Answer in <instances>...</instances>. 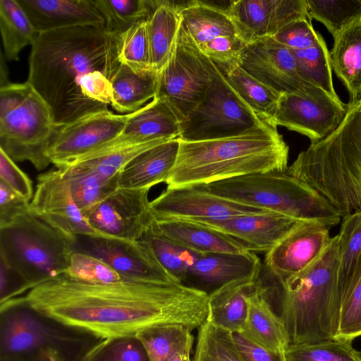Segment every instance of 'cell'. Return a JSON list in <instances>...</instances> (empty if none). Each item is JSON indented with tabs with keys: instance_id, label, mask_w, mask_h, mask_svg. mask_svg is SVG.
<instances>
[{
	"instance_id": "6da1fadb",
	"label": "cell",
	"mask_w": 361,
	"mask_h": 361,
	"mask_svg": "<svg viewBox=\"0 0 361 361\" xmlns=\"http://www.w3.org/2000/svg\"><path fill=\"white\" fill-rule=\"evenodd\" d=\"M25 297L36 309L104 338L164 324L198 329L209 312L207 293L178 282L92 284L62 274Z\"/></svg>"
},
{
	"instance_id": "7a4b0ae2",
	"label": "cell",
	"mask_w": 361,
	"mask_h": 361,
	"mask_svg": "<svg viewBox=\"0 0 361 361\" xmlns=\"http://www.w3.org/2000/svg\"><path fill=\"white\" fill-rule=\"evenodd\" d=\"M119 35L81 25L37 35L27 81L59 127L111 104V80L120 65Z\"/></svg>"
},
{
	"instance_id": "3957f363",
	"label": "cell",
	"mask_w": 361,
	"mask_h": 361,
	"mask_svg": "<svg viewBox=\"0 0 361 361\" xmlns=\"http://www.w3.org/2000/svg\"><path fill=\"white\" fill-rule=\"evenodd\" d=\"M179 139V138H178ZM289 147L277 126L264 121L241 134L207 140L179 139L168 188L208 184L233 177L283 171Z\"/></svg>"
},
{
	"instance_id": "277c9868",
	"label": "cell",
	"mask_w": 361,
	"mask_h": 361,
	"mask_svg": "<svg viewBox=\"0 0 361 361\" xmlns=\"http://www.w3.org/2000/svg\"><path fill=\"white\" fill-rule=\"evenodd\" d=\"M337 235L322 255L298 274L277 281L276 302L288 345L336 339L340 319Z\"/></svg>"
},
{
	"instance_id": "5b68a950",
	"label": "cell",
	"mask_w": 361,
	"mask_h": 361,
	"mask_svg": "<svg viewBox=\"0 0 361 361\" xmlns=\"http://www.w3.org/2000/svg\"><path fill=\"white\" fill-rule=\"evenodd\" d=\"M344 216L361 212V98L348 103L339 126L311 143L288 167Z\"/></svg>"
},
{
	"instance_id": "8992f818",
	"label": "cell",
	"mask_w": 361,
	"mask_h": 361,
	"mask_svg": "<svg viewBox=\"0 0 361 361\" xmlns=\"http://www.w3.org/2000/svg\"><path fill=\"white\" fill-rule=\"evenodd\" d=\"M105 339L36 309L25 296L0 304V361H39L44 352L86 361Z\"/></svg>"
},
{
	"instance_id": "52a82bcc",
	"label": "cell",
	"mask_w": 361,
	"mask_h": 361,
	"mask_svg": "<svg viewBox=\"0 0 361 361\" xmlns=\"http://www.w3.org/2000/svg\"><path fill=\"white\" fill-rule=\"evenodd\" d=\"M194 186L238 203L303 221H318L329 227L337 225L341 217L323 197L293 176L288 168Z\"/></svg>"
},
{
	"instance_id": "ba28073f",
	"label": "cell",
	"mask_w": 361,
	"mask_h": 361,
	"mask_svg": "<svg viewBox=\"0 0 361 361\" xmlns=\"http://www.w3.org/2000/svg\"><path fill=\"white\" fill-rule=\"evenodd\" d=\"M57 129L47 104L27 81L0 87V149L15 162L47 168Z\"/></svg>"
},
{
	"instance_id": "9c48e42d",
	"label": "cell",
	"mask_w": 361,
	"mask_h": 361,
	"mask_svg": "<svg viewBox=\"0 0 361 361\" xmlns=\"http://www.w3.org/2000/svg\"><path fill=\"white\" fill-rule=\"evenodd\" d=\"M75 242L30 211L0 228V258L32 288L66 274Z\"/></svg>"
},
{
	"instance_id": "30bf717a",
	"label": "cell",
	"mask_w": 361,
	"mask_h": 361,
	"mask_svg": "<svg viewBox=\"0 0 361 361\" xmlns=\"http://www.w3.org/2000/svg\"><path fill=\"white\" fill-rule=\"evenodd\" d=\"M219 75L181 21L173 51L158 72L154 97L166 103L180 123L202 102Z\"/></svg>"
},
{
	"instance_id": "8fae6325",
	"label": "cell",
	"mask_w": 361,
	"mask_h": 361,
	"mask_svg": "<svg viewBox=\"0 0 361 361\" xmlns=\"http://www.w3.org/2000/svg\"><path fill=\"white\" fill-rule=\"evenodd\" d=\"M264 121L235 93L220 72L204 98L180 123L179 139L198 141L234 136Z\"/></svg>"
},
{
	"instance_id": "7c38bea8",
	"label": "cell",
	"mask_w": 361,
	"mask_h": 361,
	"mask_svg": "<svg viewBox=\"0 0 361 361\" xmlns=\"http://www.w3.org/2000/svg\"><path fill=\"white\" fill-rule=\"evenodd\" d=\"M348 104L323 90L313 93L283 94L271 123L307 137L311 143L331 134L345 116Z\"/></svg>"
},
{
	"instance_id": "4fadbf2b",
	"label": "cell",
	"mask_w": 361,
	"mask_h": 361,
	"mask_svg": "<svg viewBox=\"0 0 361 361\" xmlns=\"http://www.w3.org/2000/svg\"><path fill=\"white\" fill-rule=\"evenodd\" d=\"M129 115L104 109L58 127L47 152L51 162L56 168L69 164L114 140Z\"/></svg>"
},
{
	"instance_id": "5bb4252c",
	"label": "cell",
	"mask_w": 361,
	"mask_h": 361,
	"mask_svg": "<svg viewBox=\"0 0 361 361\" xmlns=\"http://www.w3.org/2000/svg\"><path fill=\"white\" fill-rule=\"evenodd\" d=\"M74 250L99 258L130 281L178 282L159 264L150 246L143 239L127 241L81 236L77 239Z\"/></svg>"
},
{
	"instance_id": "9a60e30c",
	"label": "cell",
	"mask_w": 361,
	"mask_h": 361,
	"mask_svg": "<svg viewBox=\"0 0 361 361\" xmlns=\"http://www.w3.org/2000/svg\"><path fill=\"white\" fill-rule=\"evenodd\" d=\"M30 211L75 241L81 236L109 238L94 229L80 211L59 168L37 176Z\"/></svg>"
},
{
	"instance_id": "2e32d148",
	"label": "cell",
	"mask_w": 361,
	"mask_h": 361,
	"mask_svg": "<svg viewBox=\"0 0 361 361\" xmlns=\"http://www.w3.org/2000/svg\"><path fill=\"white\" fill-rule=\"evenodd\" d=\"M238 65L281 94L322 90L299 75L292 51L274 37H264L247 44L240 53Z\"/></svg>"
},
{
	"instance_id": "e0dca14e",
	"label": "cell",
	"mask_w": 361,
	"mask_h": 361,
	"mask_svg": "<svg viewBox=\"0 0 361 361\" xmlns=\"http://www.w3.org/2000/svg\"><path fill=\"white\" fill-rule=\"evenodd\" d=\"M149 189H116L86 219L97 231L109 238L140 240L151 226Z\"/></svg>"
},
{
	"instance_id": "ac0fdd59",
	"label": "cell",
	"mask_w": 361,
	"mask_h": 361,
	"mask_svg": "<svg viewBox=\"0 0 361 361\" xmlns=\"http://www.w3.org/2000/svg\"><path fill=\"white\" fill-rule=\"evenodd\" d=\"M154 219H184L193 221L225 219L268 212L213 195L195 186L166 188L150 202Z\"/></svg>"
},
{
	"instance_id": "d6986e66",
	"label": "cell",
	"mask_w": 361,
	"mask_h": 361,
	"mask_svg": "<svg viewBox=\"0 0 361 361\" xmlns=\"http://www.w3.org/2000/svg\"><path fill=\"white\" fill-rule=\"evenodd\" d=\"M247 43L273 37L288 24L309 18L305 0H238L226 8Z\"/></svg>"
},
{
	"instance_id": "ffe728a7",
	"label": "cell",
	"mask_w": 361,
	"mask_h": 361,
	"mask_svg": "<svg viewBox=\"0 0 361 361\" xmlns=\"http://www.w3.org/2000/svg\"><path fill=\"white\" fill-rule=\"evenodd\" d=\"M329 226L314 221H302L265 255V264L282 281L302 271L314 262L329 245Z\"/></svg>"
},
{
	"instance_id": "44dd1931",
	"label": "cell",
	"mask_w": 361,
	"mask_h": 361,
	"mask_svg": "<svg viewBox=\"0 0 361 361\" xmlns=\"http://www.w3.org/2000/svg\"><path fill=\"white\" fill-rule=\"evenodd\" d=\"M302 221L268 212L225 219L202 220L195 222L213 228L233 238L250 252L267 253Z\"/></svg>"
},
{
	"instance_id": "7402d4cb",
	"label": "cell",
	"mask_w": 361,
	"mask_h": 361,
	"mask_svg": "<svg viewBox=\"0 0 361 361\" xmlns=\"http://www.w3.org/2000/svg\"><path fill=\"white\" fill-rule=\"evenodd\" d=\"M260 270V259L253 252L203 254L189 269L182 284L209 295L226 283Z\"/></svg>"
},
{
	"instance_id": "603a6c76",
	"label": "cell",
	"mask_w": 361,
	"mask_h": 361,
	"mask_svg": "<svg viewBox=\"0 0 361 361\" xmlns=\"http://www.w3.org/2000/svg\"><path fill=\"white\" fill-rule=\"evenodd\" d=\"M37 34L81 25H104L92 0H17Z\"/></svg>"
},
{
	"instance_id": "cb8c5ba5",
	"label": "cell",
	"mask_w": 361,
	"mask_h": 361,
	"mask_svg": "<svg viewBox=\"0 0 361 361\" xmlns=\"http://www.w3.org/2000/svg\"><path fill=\"white\" fill-rule=\"evenodd\" d=\"M180 121L169 106L157 97L130 113L121 133L113 141L164 142L179 138Z\"/></svg>"
},
{
	"instance_id": "d4e9b609",
	"label": "cell",
	"mask_w": 361,
	"mask_h": 361,
	"mask_svg": "<svg viewBox=\"0 0 361 361\" xmlns=\"http://www.w3.org/2000/svg\"><path fill=\"white\" fill-rule=\"evenodd\" d=\"M179 139L150 147L134 157L121 171L118 188L150 189L166 183L178 157Z\"/></svg>"
},
{
	"instance_id": "484cf974",
	"label": "cell",
	"mask_w": 361,
	"mask_h": 361,
	"mask_svg": "<svg viewBox=\"0 0 361 361\" xmlns=\"http://www.w3.org/2000/svg\"><path fill=\"white\" fill-rule=\"evenodd\" d=\"M154 225L169 239L200 254H243L250 252L233 238L195 221L184 219H154Z\"/></svg>"
},
{
	"instance_id": "4316f807",
	"label": "cell",
	"mask_w": 361,
	"mask_h": 361,
	"mask_svg": "<svg viewBox=\"0 0 361 361\" xmlns=\"http://www.w3.org/2000/svg\"><path fill=\"white\" fill-rule=\"evenodd\" d=\"M259 275L233 281L209 293L208 319L231 333L240 332L247 317V298L259 285Z\"/></svg>"
},
{
	"instance_id": "83f0119b",
	"label": "cell",
	"mask_w": 361,
	"mask_h": 361,
	"mask_svg": "<svg viewBox=\"0 0 361 361\" xmlns=\"http://www.w3.org/2000/svg\"><path fill=\"white\" fill-rule=\"evenodd\" d=\"M247 317L240 333L262 348L284 354L288 341L284 326L267 300L259 283L247 297Z\"/></svg>"
},
{
	"instance_id": "f1b7e54d",
	"label": "cell",
	"mask_w": 361,
	"mask_h": 361,
	"mask_svg": "<svg viewBox=\"0 0 361 361\" xmlns=\"http://www.w3.org/2000/svg\"><path fill=\"white\" fill-rule=\"evenodd\" d=\"M158 72L152 68L135 71L120 63L111 80V106L119 113L130 114L154 99Z\"/></svg>"
},
{
	"instance_id": "f546056e",
	"label": "cell",
	"mask_w": 361,
	"mask_h": 361,
	"mask_svg": "<svg viewBox=\"0 0 361 361\" xmlns=\"http://www.w3.org/2000/svg\"><path fill=\"white\" fill-rule=\"evenodd\" d=\"M332 69L347 89L350 100L361 98V18L334 38Z\"/></svg>"
},
{
	"instance_id": "4dcf8cb0",
	"label": "cell",
	"mask_w": 361,
	"mask_h": 361,
	"mask_svg": "<svg viewBox=\"0 0 361 361\" xmlns=\"http://www.w3.org/2000/svg\"><path fill=\"white\" fill-rule=\"evenodd\" d=\"M192 329L181 324L146 328L136 336L149 361H192L195 338Z\"/></svg>"
},
{
	"instance_id": "1f68e13d",
	"label": "cell",
	"mask_w": 361,
	"mask_h": 361,
	"mask_svg": "<svg viewBox=\"0 0 361 361\" xmlns=\"http://www.w3.org/2000/svg\"><path fill=\"white\" fill-rule=\"evenodd\" d=\"M181 18L177 5L169 1L152 0L147 18L151 68L159 72L175 47Z\"/></svg>"
},
{
	"instance_id": "d6a6232c",
	"label": "cell",
	"mask_w": 361,
	"mask_h": 361,
	"mask_svg": "<svg viewBox=\"0 0 361 361\" xmlns=\"http://www.w3.org/2000/svg\"><path fill=\"white\" fill-rule=\"evenodd\" d=\"M177 6L183 25L199 47L219 36L238 35L226 9L200 1Z\"/></svg>"
},
{
	"instance_id": "836d02e7",
	"label": "cell",
	"mask_w": 361,
	"mask_h": 361,
	"mask_svg": "<svg viewBox=\"0 0 361 361\" xmlns=\"http://www.w3.org/2000/svg\"><path fill=\"white\" fill-rule=\"evenodd\" d=\"M59 169L68 181L73 200L85 218L118 188V177L109 179L79 163Z\"/></svg>"
},
{
	"instance_id": "e575fe53",
	"label": "cell",
	"mask_w": 361,
	"mask_h": 361,
	"mask_svg": "<svg viewBox=\"0 0 361 361\" xmlns=\"http://www.w3.org/2000/svg\"><path fill=\"white\" fill-rule=\"evenodd\" d=\"M221 74L247 106L261 118L271 123L281 94L250 75L238 63Z\"/></svg>"
},
{
	"instance_id": "d590c367",
	"label": "cell",
	"mask_w": 361,
	"mask_h": 361,
	"mask_svg": "<svg viewBox=\"0 0 361 361\" xmlns=\"http://www.w3.org/2000/svg\"><path fill=\"white\" fill-rule=\"evenodd\" d=\"M0 30L5 58L18 61L19 53L34 42L37 35L17 0H0Z\"/></svg>"
},
{
	"instance_id": "8d00e7d4",
	"label": "cell",
	"mask_w": 361,
	"mask_h": 361,
	"mask_svg": "<svg viewBox=\"0 0 361 361\" xmlns=\"http://www.w3.org/2000/svg\"><path fill=\"white\" fill-rule=\"evenodd\" d=\"M338 281L341 294L361 271V212L343 216L337 234Z\"/></svg>"
},
{
	"instance_id": "74e56055",
	"label": "cell",
	"mask_w": 361,
	"mask_h": 361,
	"mask_svg": "<svg viewBox=\"0 0 361 361\" xmlns=\"http://www.w3.org/2000/svg\"><path fill=\"white\" fill-rule=\"evenodd\" d=\"M290 50L299 75L308 83L340 99L334 87L330 52L322 35L312 47Z\"/></svg>"
},
{
	"instance_id": "f35d334b",
	"label": "cell",
	"mask_w": 361,
	"mask_h": 361,
	"mask_svg": "<svg viewBox=\"0 0 361 361\" xmlns=\"http://www.w3.org/2000/svg\"><path fill=\"white\" fill-rule=\"evenodd\" d=\"M141 239L149 244L163 268L180 283L189 269L203 255L189 250L164 235L156 228L154 221Z\"/></svg>"
},
{
	"instance_id": "ab89813d",
	"label": "cell",
	"mask_w": 361,
	"mask_h": 361,
	"mask_svg": "<svg viewBox=\"0 0 361 361\" xmlns=\"http://www.w3.org/2000/svg\"><path fill=\"white\" fill-rule=\"evenodd\" d=\"M192 361H243L231 332L208 319L197 329Z\"/></svg>"
},
{
	"instance_id": "60d3db41",
	"label": "cell",
	"mask_w": 361,
	"mask_h": 361,
	"mask_svg": "<svg viewBox=\"0 0 361 361\" xmlns=\"http://www.w3.org/2000/svg\"><path fill=\"white\" fill-rule=\"evenodd\" d=\"M310 19L322 23L334 38L361 18V0H305Z\"/></svg>"
},
{
	"instance_id": "b9f144b4",
	"label": "cell",
	"mask_w": 361,
	"mask_h": 361,
	"mask_svg": "<svg viewBox=\"0 0 361 361\" xmlns=\"http://www.w3.org/2000/svg\"><path fill=\"white\" fill-rule=\"evenodd\" d=\"M104 20L105 29L120 35L141 20L147 19L152 0H92Z\"/></svg>"
},
{
	"instance_id": "7bdbcfd3",
	"label": "cell",
	"mask_w": 361,
	"mask_h": 361,
	"mask_svg": "<svg viewBox=\"0 0 361 361\" xmlns=\"http://www.w3.org/2000/svg\"><path fill=\"white\" fill-rule=\"evenodd\" d=\"M284 355L286 361H361V353L353 347L352 341L342 339L290 345Z\"/></svg>"
},
{
	"instance_id": "ee69618b",
	"label": "cell",
	"mask_w": 361,
	"mask_h": 361,
	"mask_svg": "<svg viewBox=\"0 0 361 361\" xmlns=\"http://www.w3.org/2000/svg\"><path fill=\"white\" fill-rule=\"evenodd\" d=\"M118 59L135 71L151 68L147 19L134 24L118 37Z\"/></svg>"
},
{
	"instance_id": "f6af8a7d",
	"label": "cell",
	"mask_w": 361,
	"mask_h": 361,
	"mask_svg": "<svg viewBox=\"0 0 361 361\" xmlns=\"http://www.w3.org/2000/svg\"><path fill=\"white\" fill-rule=\"evenodd\" d=\"M64 274L74 280L92 284L130 281L99 258L77 250H74Z\"/></svg>"
},
{
	"instance_id": "bcb514c9",
	"label": "cell",
	"mask_w": 361,
	"mask_h": 361,
	"mask_svg": "<svg viewBox=\"0 0 361 361\" xmlns=\"http://www.w3.org/2000/svg\"><path fill=\"white\" fill-rule=\"evenodd\" d=\"M361 336V271L341 295L338 331L336 339L353 341Z\"/></svg>"
},
{
	"instance_id": "7dc6e473",
	"label": "cell",
	"mask_w": 361,
	"mask_h": 361,
	"mask_svg": "<svg viewBox=\"0 0 361 361\" xmlns=\"http://www.w3.org/2000/svg\"><path fill=\"white\" fill-rule=\"evenodd\" d=\"M86 361H149L146 350L136 335L106 338Z\"/></svg>"
},
{
	"instance_id": "c3c4849f",
	"label": "cell",
	"mask_w": 361,
	"mask_h": 361,
	"mask_svg": "<svg viewBox=\"0 0 361 361\" xmlns=\"http://www.w3.org/2000/svg\"><path fill=\"white\" fill-rule=\"evenodd\" d=\"M246 44L239 35H231L219 36L200 47L223 73L238 63L240 53Z\"/></svg>"
},
{
	"instance_id": "681fc988",
	"label": "cell",
	"mask_w": 361,
	"mask_h": 361,
	"mask_svg": "<svg viewBox=\"0 0 361 361\" xmlns=\"http://www.w3.org/2000/svg\"><path fill=\"white\" fill-rule=\"evenodd\" d=\"M320 36L310 18H302L288 24L273 37L290 49H304L317 44Z\"/></svg>"
},
{
	"instance_id": "f907efd6",
	"label": "cell",
	"mask_w": 361,
	"mask_h": 361,
	"mask_svg": "<svg viewBox=\"0 0 361 361\" xmlns=\"http://www.w3.org/2000/svg\"><path fill=\"white\" fill-rule=\"evenodd\" d=\"M0 180L28 202L32 200L34 195L32 180L1 149Z\"/></svg>"
},
{
	"instance_id": "816d5d0a",
	"label": "cell",
	"mask_w": 361,
	"mask_h": 361,
	"mask_svg": "<svg viewBox=\"0 0 361 361\" xmlns=\"http://www.w3.org/2000/svg\"><path fill=\"white\" fill-rule=\"evenodd\" d=\"M30 212V202L0 180V228Z\"/></svg>"
},
{
	"instance_id": "f5cc1de1",
	"label": "cell",
	"mask_w": 361,
	"mask_h": 361,
	"mask_svg": "<svg viewBox=\"0 0 361 361\" xmlns=\"http://www.w3.org/2000/svg\"><path fill=\"white\" fill-rule=\"evenodd\" d=\"M32 289L29 282L4 259L0 258V304Z\"/></svg>"
},
{
	"instance_id": "db71d44e",
	"label": "cell",
	"mask_w": 361,
	"mask_h": 361,
	"mask_svg": "<svg viewBox=\"0 0 361 361\" xmlns=\"http://www.w3.org/2000/svg\"><path fill=\"white\" fill-rule=\"evenodd\" d=\"M231 334L235 349L243 361H286L284 354L271 353L249 340L240 332Z\"/></svg>"
},
{
	"instance_id": "11a10c76",
	"label": "cell",
	"mask_w": 361,
	"mask_h": 361,
	"mask_svg": "<svg viewBox=\"0 0 361 361\" xmlns=\"http://www.w3.org/2000/svg\"><path fill=\"white\" fill-rule=\"evenodd\" d=\"M5 59V56L4 54V52H1V77H0V85L1 87H3L7 84H8L10 82L8 80L7 76V72H6V63L4 61V59Z\"/></svg>"
},
{
	"instance_id": "9f6ffc18",
	"label": "cell",
	"mask_w": 361,
	"mask_h": 361,
	"mask_svg": "<svg viewBox=\"0 0 361 361\" xmlns=\"http://www.w3.org/2000/svg\"><path fill=\"white\" fill-rule=\"evenodd\" d=\"M39 361H62L57 355L51 352L42 353Z\"/></svg>"
}]
</instances>
